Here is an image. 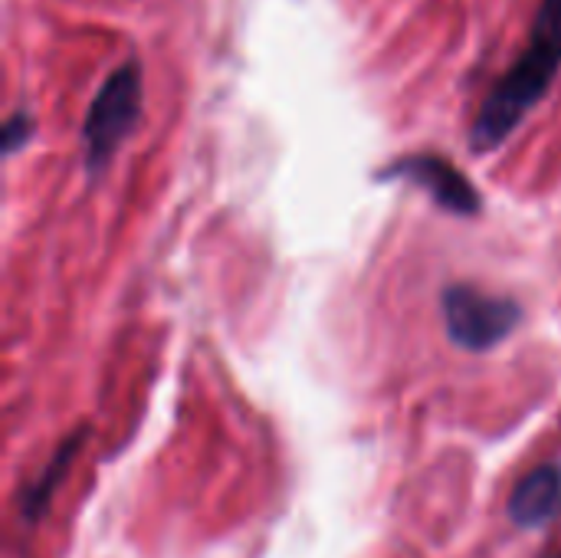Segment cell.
Listing matches in <instances>:
<instances>
[{"mask_svg": "<svg viewBox=\"0 0 561 558\" xmlns=\"http://www.w3.org/2000/svg\"><path fill=\"white\" fill-rule=\"evenodd\" d=\"M440 309L450 342L463 352H490L523 326V306L513 296H493L470 283L447 286Z\"/></svg>", "mask_w": 561, "mask_h": 558, "instance_id": "3957f363", "label": "cell"}, {"mask_svg": "<svg viewBox=\"0 0 561 558\" xmlns=\"http://www.w3.org/2000/svg\"><path fill=\"white\" fill-rule=\"evenodd\" d=\"M539 558H561V546H556V549H546Z\"/></svg>", "mask_w": 561, "mask_h": 558, "instance_id": "ba28073f", "label": "cell"}, {"mask_svg": "<svg viewBox=\"0 0 561 558\" xmlns=\"http://www.w3.org/2000/svg\"><path fill=\"white\" fill-rule=\"evenodd\" d=\"M381 181H411L414 187L427 191L431 201L454 214V217H477L483 210V197L477 184L444 155L434 151H411L394 161H388L378 171Z\"/></svg>", "mask_w": 561, "mask_h": 558, "instance_id": "277c9868", "label": "cell"}, {"mask_svg": "<svg viewBox=\"0 0 561 558\" xmlns=\"http://www.w3.org/2000/svg\"><path fill=\"white\" fill-rule=\"evenodd\" d=\"M82 444H85V431L69 434V437L53 451V457L46 460V467H43L30 483H23L16 503H20V516H23L26 523H39V520H43V513H46L49 503H53V493L59 490V483H62V477L69 474L72 460L79 457Z\"/></svg>", "mask_w": 561, "mask_h": 558, "instance_id": "8992f818", "label": "cell"}, {"mask_svg": "<svg viewBox=\"0 0 561 558\" xmlns=\"http://www.w3.org/2000/svg\"><path fill=\"white\" fill-rule=\"evenodd\" d=\"M141 112H145V72H141V59L128 56L102 79L79 128L82 168L92 181L105 174L112 158L135 135Z\"/></svg>", "mask_w": 561, "mask_h": 558, "instance_id": "7a4b0ae2", "label": "cell"}, {"mask_svg": "<svg viewBox=\"0 0 561 558\" xmlns=\"http://www.w3.org/2000/svg\"><path fill=\"white\" fill-rule=\"evenodd\" d=\"M510 520L519 529H542L561 520V464H542L516 483Z\"/></svg>", "mask_w": 561, "mask_h": 558, "instance_id": "5b68a950", "label": "cell"}, {"mask_svg": "<svg viewBox=\"0 0 561 558\" xmlns=\"http://www.w3.org/2000/svg\"><path fill=\"white\" fill-rule=\"evenodd\" d=\"M561 72V0H539L526 43L493 82L470 125V148L490 155L513 138L526 115L549 95Z\"/></svg>", "mask_w": 561, "mask_h": 558, "instance_id": "6da1fadb", "label": "cell"}, {"mask_svg": "<svg viewBox=\"0 0 561 558\" xmlns=\"http://www.w3.org/2000/svg\"><path fill=\"white\" fill-rule=\"evenodd\" d=\"M36 135V118L30 109H13L3 122V135H0V145H3V155L13 158L20 148H26V141Z\"/></svg>", "mask_w": 561, "mask_h": 558, "instance_id": "52a82bcc", "label": "cell"}]
</instances>
